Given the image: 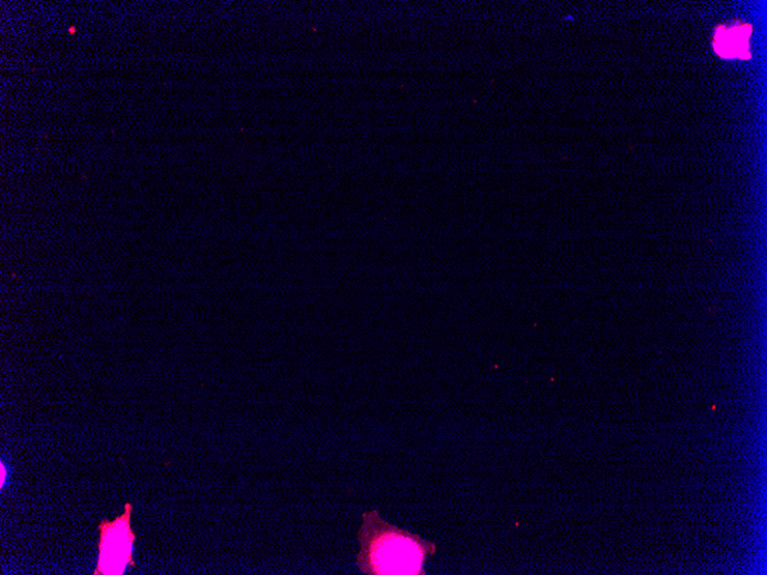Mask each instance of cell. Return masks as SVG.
<instances>
[{
	"mask_svg": "<svg viewBox=\"0 0 767 575\" xmlns=\"http://www.w3.org/2000/svg\"><path fill=\"white\" fill-rule=\"evenodd\" d=\"M750 35L752 26L747 24L732 28L722 26L716 33L715 50L725 60H733V57L746 60L750 56L748 42Z\"/></svg>",
	"mask_w": 767,
	"mask_h": 575,
	"instance_id": "obj_3",
	"label": "cell"
},
{
	"mask_svg": "<svg viewBox=\"0 0 767 575\" xmlns=\"http://www.w3.org/2000/svg\"><path fill=\"white\" fill-rule=\"evenodd\" d=\"M7 475H8V472H7L4 464L0 465V487H2V488L6 485Z\"/></svg>",
	"mask_w": 767,
	"mask_h": 575,
	"instance_id": "obj_4",
	"label": "cell"
},
{
	"mask_svg": "<svg viewBox=\"0 0 767 575\" xmlns=\"http://www.w3.org/2000/svg\"><path fill=\"white\" fill-rule=\"evenodd\" d=\"M358 539L356 564L367 575H424V563L436 553V544L386 523L379 510L364 512Z\"/></svg>",
	"mask_w": 767,
	"mask_h": 575,
	"instance_id": "obj_1",
	"label": "cell"
},
{
	"mask_svg": "<svg viewBox=\"0 0 767 575\" xmlns=\"http://www.w3.org/2000/svg\"><path fill=\"white\" fill-rule=\"evenodd\" d=\"M132 504H125V512L113 522L103 521L98 528L99 556L94 575H124L134 567V543L137 540L131 529Z\"/></svg>",
	"mask_w": 767,
	"mask_h": 575,
	"instance_id": "obj_2",
	"label": "cell"
}]
</instances>
